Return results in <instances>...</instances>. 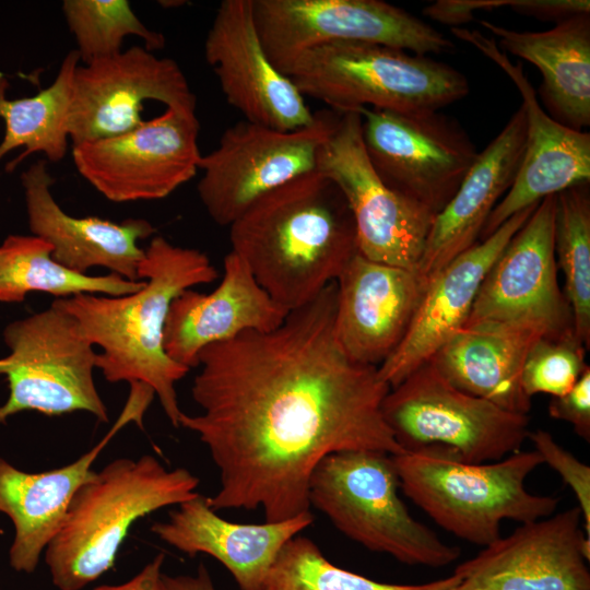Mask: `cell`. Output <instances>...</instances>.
I'll return each instance as SVG.
<instances>
[{
  "instance_id": "obj_1",
  "label": "cell",
  "mask_w": 590,
  "mask_h": 590,
  "mask_svg": "<svg viewBox=\"0 0 590 590\" xmlns=\"http://www.w3.org/2000/svg\"><path fill=\"white\" fill-rule=\"evenodd\" d=\"M337 285L270 331L203 349L191 394L201 413L178 425L199 436L220 471L214 511L262 508L278 522L310 512L309 480L344 450L403 452L381 405L390 387L353 361L335 333Z\"/></svg>"
},
{
  "instance_id": "obj_2",
  "label": "cell",
  "mask_w": 590,
  "mask_h": 590,
  "mask_svg": "<svg viewBox=\"0 0 590 590\" xmlns=\"http://www.w3.org/2000/svg\"><path fill=\"white\" fill-rule=\"evenodd\" d=\"M228 227L231 251L288 312L335 282L358 252L349 204L317 169L263 194Z\"/></svg>"
},
{
  "instance_id": "obj_3",
  "label": "cell",
  "mask_w": 590,
  "mask_h": 590,
  "mask_svg": "<svg viewBox=\"0 0 590 590\" xmlns=\"http://www.w3.org/2000/svg\"><path fill=\"white\" fill-rule=\"evenodd\" d=\"M143 286L131 294L81 293L56 298L52 305L73 316L83 335L102 349L95 366L109 382L128 381L153 390L174 427L181 410L176 382L189 368L174 362L164 349V329L172 302L181 292L213 282L217 270L194 248L155 236L139 266Z\"/></svg>"
},
{
  "instance_id": "obj_4",
  "label": "cell",
  "mask_w": 590,
  "mask_h": 590,
  "mask_svg": "<svg viewBox=\"0 0 590 590\" xmlns=\"http://www.w3.org/2000/svg\"><path fill=\"white\" fill-rule=\"evenodd\" d=\"M199 479L166 469L155 457L119 458L74 493L61 529L45 550L52 583L81 590L109 570L131 526L149 514L196 497Z\"/></svg>"
},
{
  "instance_id": "obj_5",
  "label": "cell",
  "mask_w": 590,
  "mask_h": 590,
  "mask_svg": "<svg viewBox=\"0 0 590 590\" xmlns=\"http://www.w3.org/2000/svg\"><path fill=\"white\" fill-rule=\"evenodd\" d=\"M393 460L404 494L442 529L476 545L499 539L504 520L536 521L552 516L559 503L526 487L529 474L543 463L535 450L473 463L450 448L430 445Z\"/></svg>"
},
{
  "instance_id": "obj_6",
  "label": "cell",
  "mask_w": 590,
  "mask_h": 590,
  "mask_svg": "<svg viewBox=\"0 0 590 590\" xmlns=\"http://www.w3.org/2000/svg\"><path fill=\"white\" fill-rule=\"evenodd\" d=\"M285 75L304 97L338 113L439 110L470 91L465 75L447 63L367 43L316 47L302 54Z\"/></svg>"
},
{
  "instance_id": "obj_7",
  "label": "cell",
  "mask_w": 590,
  "mask_h": 590,
  "mask_svg": "<svg viewBox=\"0 0 590 590\" xmlns=\"http://www.w3.org/2000/svg\"><path fill=\"white\" fill-rule=\"evenodd\" d=\"M393 456L378 450H344L328 455L309 480V504L364 547L408 565L439 568L460 556L414 519L401 500Z\"/></svg>"
},
{
  "instance_id": "obj_8",
  "label": "cell",
  "mask_w": 590,
  "mask_h": 590,
  "mask_svg": "<svg viewBox=\"0 0 590 590\" xmlns=\"http://www.w3.org/2000/svg\"><path fill=\"white\" fill-rule=\"evenodd\" d=\"M3 341L10 353L0 358V375L7 376L9 397L0 423L23 411H84L108 421L93 377L97 353L73 316L51 304L7 324Z\"/></svg>"
},
{
  "instance_id": "obj_9",
  "label": "cell",
  "mask_w": 590,
  "mask_h": 590,
  "mask_svg": "<svg viewBox=\"0 0 590 590\" xmlns=\"http://www.w3.org/2000/svg\"><path fill=\"white\" fill-rule=\"evenodd\" d=\"M381 412L403 451L438 445L473 463L504 459L529 435L528 415L456 388L429 361L390 388Z\"/></svg>"
},
{
  "instance_id": "obj_10",
  "label": "cell",
  "mask_w": 590,
  "mask_h": 590,
  "mask_svg": "<svg viewBox=\"0 0 590 590\" xmlns=\"http://www.w3.org/2000/svg\"><path fill=\"white\" fill-rule=\"evenodd\" d=\"M258 35L284 75L304 52L334 43H367L429 56L455 49L430 24L380 0H252Z\"/></svg>"
},
{
  "instance_id": "obj_11",
  "label": "cell",
  "mask_w": 590,
  "mask_h": 590,
  "mask_svg": "<svg viewBox=\"0 0 590 590\" xmlns=\"http://www.w3.org/2000/svg\"><path fill=\"white\" fill-rule=\"evenodd\" d=\"M340 116L318 111L310 125L287 131L247 120L227 128L217 148L199 162L197 190L209 216L229 226L263 194L315 170Z\"/></svg>"
},
{
  "instance_id": "obj_12",
  "label": "cell",
  "mask_w": 590,
  "mask_h": 590,
  "mask_svg": "<svg viewBox=\"0 0 590 590\" xmlns=\"http://www.w3.org/2000/svg\"><path fill=\"white\" fill-rule=\"evenodd\" d=\"M356 113L367 156L385 185L438 214L479 155L461 125L439 110Z\"/></svg>"
},
{
  "instance_id": "obj_13",
  "label": "cell",
  "mask_w": 590,
  "mask_h": 590,
  "mask_svg": "<svg viewBox=\"0 0 590 590\" xmlns=\"http://www.w3.org/2000/svg\"><path fill=\"white\" fill-rule=\"evenodd\" d=\"M316 169L342 191L353 216L358 253L375 262L417 270L436 214L380 179L364 146L358 113H341Z\"/></svg>"
},
{
  "instance_id": "obj_14",
  "label": "cell",
  "mask_w": 590,
  "mask_h": 590,
  "mask_svg": "<svg viewBox=\"0 0 590 590\" xmlns=\"http://www.w3.org/2000/svg\"><path fill=\"white\" fill-rule=\"evenodd\" d=\"M196 111L173 108L135 129L72 148L79 174L114 202L158 200L199 170Z\"/></svg>"
},
{
  "instance_id": "obj_15",
  "label": "cell",
  "mask_w": 590,
  "mask_h": 590,
  "mask_svg": "<svg viewBox=\"0 0 590 590\" xmlns=\"http://www.w3.org/2000/svg\"><path fill=\"white\" fill-rule=\"evenodd\" d=\"M196 111V96L176 61L144 46L78 66L68 118L72 146L129 132L144 120L142 103Z\"/></svg>"
},
{
  "instance_id": "obj_16",
  "label": "cell",
  "mask_w": 590,
  "mask_h": 590,
  "mask_svg": "<svg viewBox=\"0 0 590 590\" xmlns=\"http://www.w3.org/2000/svg\"><path fill=\"white\" fill-rule=\"evenodd\" d=\"M555 194L542 199L485 275L464 323L536 327L547 335L573 329L557 281Z\"/></svg>"
},
{
  "instance_id": "obj_17",
  "label": "cell",
  "mask_w": 590,
  "mask_h": 590,
  "mask_svg": "<svg viewBox=\"0 0 590 590\" xmlns=\"http://www.w3.org/2000/svg\"><path fill=\"white\" fill-rule=\"evenodd\" d=\"M578 506L522 523L460 564L450 590H590V538Z\"/></svg>"
},
{
  "instance_id": "obj_18",
  "label": "cell",
  "mask_w": 590,
  "mask_h": 590,
  "mask_svg": "<svg viewBox=\"0 0 590 590\" xmlns=\"http://www.w3.org/2000/svg\"><path fill=\"white\" fill-rule=\"evenodd\" d=\"M451 33L479 49L509 76L519 90L526 114L519 169L511 187L489 214L480 235L483 240L517 212L545 197L589 182L590 134L559 123L542 108L521 63H512L495 38L461 27H451Z\"/></svg>"
},
{
  "instance_id": "obj_19",
  "label": "cell",
  "mask_w": 590,
  "mask_h": 590,
  "mask_svg": "<svg viewBox=\"0 0 590 590\" xmlns=\"http://www.w3.org/2000/svg\"><path fill=\"white\" fill-rule=\"evenodd\" d=\"M204 57L227 103L245 120L278 130L310 125L315 113L269 60L258 35L252 0L220 3L204 42Z\"/></svg>"
},
{
  "instance_id": "obj_20",
  "label": "cell",
  "mask_w": 590,
  "mask_h": 590,
  "mask_svg": "<svg viewBox=\"0 0 590 590\" xmlns=\"http://www.w3.org/2000/svg\"><path fill=\"white\" fill-rule=\"evenodd\" d=\"M427 283L417 270L355 253L335 281V333L346 354L378 368L405 337Z\"/></svg>"
},
{
  "instance_id": "obj_21",
  "label": "cell",
  "mask_w": 590,
  "mask_h": 590,
  "mask_svg": "<svg viewBox=\"0 0 590 590\" xmlns=\"http://www.w3.org/2000/svg\"><path fill=\"white\" fill-rule=\"evenodd\" d=\"M538 204L514 214L428 280L405 337L378 367L390 388L428 362L464 326L485 275Z\"/></svg>"
},
{
  "instance_id": "obj_22",
  "label": "cell",
  "mask_w": 590,
  "mask_h": 590,
  "mask_svg": "<svg viewBox=\"0 0 590 590\" xmlns=\"http://www.w3.org/2000/svg\"><path fill=\"white\" fill-rule=\"evenodd\" d=\"M21 181L28 227L34 236L51 246V257L57 263L79 274L102 267L126 280L141 281L138 271L144 249L138 243L154 234L150 222L128 219L115 223L97 216L68 214L51 193L55 178L46 160L32 164Z\"/></svg>"
},
{
  "instance_id": "obj_23",
  "label": "cell",
  "mask_w": 590,
  "mask_h": 590,
  "mask_svg": "<svg viewBox=\"0 0 590 590\" xmlns=\"http://www.w3.org/2000/svg\"><path fill=\"white\" fill-rule=\"evenodd\" d=\"M223 268L222 280L212 292L189 288L170 304L164 349L174 362L189 369L198 366L199 354L206 346L246 331L273 330L288 314L259 285L236 253L225 256Z\"/></svg>"
},
{
  "instance_id": "obj_24",
  "label": "cell",
  "mask_w": 590,
  "mask_h": 590,
  "mask_svg": "<svg viewBox=\"0 0 590 590\" xmlns=\"http://www.w3.org/2000/svg\"><path fill=\"white\" fill-rule=\"evenodd\" d=\"M148 404L129 396L128 403L108 434L90 451L64 467L39 473L22 471L0 457V512L14 526L9 551L11 567L33 573L47 545L66 519L70 502L78 488L95 472L92 464L113 436L127 423L142 427Z\"/></svg>"
},
{
  "instance_id": "obj_25",
  "label": "cell",
  "mask_w": 590,
  "mask_h": 590,
  "mask_svg": "<svg viewBox=\"0 0 590 590\" xmlns=\"http://www.w3.org/2000/svg\"><path fill=\"white\" fill-rule=\"evenodd\" d=\"M314 522L311 512L264 523L227 521L210 508L206 497L178 505L151 531L163 542L193 557L208 554L228 569L240 590H264L267 576L282 547Z\"/></svg>"
},
{
  "instance_id": "obj_26",
  "label": "cell",
  "mask_w": 590,
  "mask_h": 590,
  "mask_svg": "<svg viewBox=\"0 0 590 590\" xmlns=\"http://www.w3.org/2000/svg\"><path fill=\"white\" fill-rule=\"evenodd\" d=\"M522 106L477 155L457 192L436 214L417 271L428 280L477 243L481 232L519 169L526 140Z\"/></svg>"
},
{
  "instance_id": "obj_27",
  "label": "cell",
  "mask_w": 590,
  "mask_h": 590,
  "mask_svg": "<svg viewBox=\"0 0 590 590\" xmlns=\"http://www.w3.org/2000/svg\"><path fill=\"white\" fill-rule=\"evenodd\" d=\"M544 335V330L529 326H465L429 362L456 388L528 415L531 398L521 387V371L528 352Z\"/></svg>"
},
{
  "instance_id": "obj_28",
  "label": "cell",
  "mask_w": 590,
  "mask_h": 590,
  "mask_svg": "<svg viewBox=\"0 0 590 590\" xmlns=\"http://www.w3.org/2000/svg\"><path fill=\"white\" fill-rule=\"evenodd\" d=\"M480 24L505 52L534 64L541 72L539 94L553 119L581 131L590 126V16L581 13L543 32H519L493 22Z\"/></svg>"
},
{
  "instance_id": "obj_29",
  "label": "cell",
  "mask_w": 590,
  "mask_h": 590,
  "mask_svg": "<svg viewBox=\"0 0 590 590\" xmlns=\"http://www.w3.org/2000/svg\"><path fill=\"white\" fill-rule=\"evenodd\" d=\"M80 62L76 50L62 60L54 82L33 96L10 99L9 86L0 75V119L4 122V137L0 142V160L10 151L23 146L24 151L7 166L13 170L26 156L43 153L47 162H60L68 152V118L72 96L73 76Z\"/></svg>"
},
{
  "instance_id": "obj_30",
  "label": "cell",
  "mask_w": 590,
  "mask_h": 590,
  "mask_svg": "<svg viewBox=\"0 0 590 590\" xmlns=\"http://www.w3.org/2000/svg\"><path fill=\"white\" fill-rule=\"evenodd\" d=\"M51 246L34 235H9L0 245V302L21 303L31 292L66 298L81 293L122 296L140 290L117 274L91 276L72 272L51 257Z\"/></svg>"
},
{
  "instance_id": "obj_31",
  "label": "cell",
  "mask_w": 590,
  "mask_h": 590,
  "mask_svg": "<svg viewBox=\"0 0 590 590\" xmlns=\"http://www.w3.org/2000/svg\"><path fill=\"white\" fill-rule=\"evenodd\" d=\"M554 252L564 274L565 298L576 337L590 345V194L589 182L555 194Z\"/></svg>"
},
{
  "instance_id": "obj_32",
  "label": "cell",
  "mask_w": 590,
  "mask_h": 590,
  "mask_svg": "<svg viewBox=\"0 0 590 590\" xmlns=\"http://www.w3.org/2000/svg\"><path fill=\"white\" fill-rule=\"evenodd\" d=\"M457 575L423 585H392L371 580L330 563L308 538L294 536L280 551L264 590H450Z\"/></svg>"
},
{
  "instance_id": "obj_33",
  "label": "cell",
  "mask_w": 590,
  "mask_h": 590,
  "mask_svg": "<svg viewBox=\"0 0 590 590\" xmlns=\"http://www.w3.org/2000/svg\"><path fill=\"white\" fill-rule=\"evenodd\" d=\"M61 8L83 63L120 52L127 36L140 37L150 51L165 46L164 35L146 27L127 0H64Z\"/></svg>"
},
{
  "instance_id": "obj_34",
  "label": "cell",
  "mask_w": 590,
  "mask_h": 590,
  "mask_svg": "<svg viewBox=\"0 0 590 590\" xmlns=\"http://www.w3.org/2000/svg\"><path fill=\"white\" fill-rule=\"evenodd\" d=\"M587 347L574 329L559 335L541 337L530 349L521 371V387L532 398L538 393L559 397L568 392L588 367Z\"/></svg>"
},
{
  "instance_id": "obj_35",
  "label": "cell",
  "mask_w": 590,
  "mask_h": 590,
  "mask_svg": "<svg viewBox=\"0 0 590 590\" xmlns=\"http://www.w3.org/2000/svg\"><path fill=\"white\" fill-rule=\"evenodd\" d=\"M528 438L543 463L554 469L573 489L583 519V530L590 538V468L562 447L546 430L529 432Z\"/></svg>"
},
{
  "instance_id": "obj_36",
  "label": "cell",
  "mask_w": 590,
  "mask_h": 590,
  "mask_svg": "<svg viewBox=\"0 0 590 590\" xmlns=\"http://www.w3.org/2000/svg\"><path fill=\"white\" fill-rule=\"evenodd\" d=\"M548 414L555 420L568 422L575 433L590 441V367L588 366L575 386L565 394L553 397Z\"/></svg>"
},
{
  "instance_id": "obj_37",
  "label": "cell",
  "mask_w": 590,
  "mask_h": 590,
  "mask_svg": "<svg viewBox=\"0 0 590 590\" xmlns=\"http://www.w3.org/2000/svg\"><path fill=\"white\" fill-rule=\"evenodd\" d=\"M506 0H439L424 8L423 12L432 20L459 27L470 22L477 11L503 8Z\"/></svg>"
},
{
  "instance_id": "obj_38",
  "label": "cell",
  "mask_w": 590,
  "mask_h": 590,
  "mask_svg": "<svg viewBox=\"0 0 590 590\" xmlns=\"http://www.w3.org/2000/svg\"><path fill=\"white\" fill-rule=\"evenodd\" d=\"M507 7L522 15L556 22L590 12L589 0H508Z\"/></svg>"
},
{
  "instance_id": "obj_39",
  "label": "cell",
  "mask_w": 590,
  "mask_h": 590,
  "mask_svg": "<svg viewBox=\"0 0 590 590\" xmlns=\"http://www.w3.org/2000/svg\"><path fill=\"white\" fill-rule=\"evenodd\" d=\"M165 560L163 553L157 554L139 574L121 585H103L93 590H167L162 567Z\"/></svg>"
},
{
  "instance_id": "obj_40",
  "label": "cell",
  "mask_w": 590,
  "mask_h": 590,
  "mask_svg": "<svg viewBox=\"0 0 590 590\" xmlns=\"http://www.w3.org/2000/svg\"><path fill=\"white\" fill-rule=\"evenodd\" d=\"M167 590H215L209 570L200 564L196 575L163 576Z\"/></svg>"
}]
</instances>
